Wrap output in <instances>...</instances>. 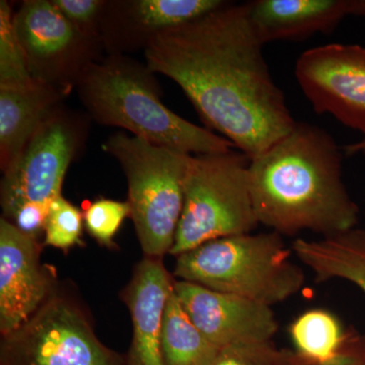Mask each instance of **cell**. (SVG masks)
<instances>
[{
    "label": "cell",
    "instance_id": "603a6c76",
    "mask_svg": "<svg viewBox=\"0 0 365 365\" xmlns=\"http://www.w3.org/2000/svg\"><path fill=\"white\" fill-rule=\"evenodd\" d=\"M210 365H292V351L272 342L230 346L220 349Z\"/></svg>",
    "mask_w": 365,
    "mask_h": 365
},
{
    "label": "cell",
    "instance_id": "484cf974",
    "mask_svg": "<svg viewBox=\"0 0 365 365\" xmlns=\"http://www.w3.org/2000/svg\"><path fill=\"white\" fill-rule=\"evenodd\" d=\"M348 16L365 18V0H347Z\"/></svg>",
    "mask_w": 365,
    "mask_h": 365
},
{
    "label": "cell",
    "instance_id": "d4e9b609",
    "mask_svg": "<svg viewBox=\"0 0 365 365\" xmlns=\"http://www.w3.org/2000/svg\"><path fill=\"white\" fill-rule=\"evenodd\" d=\"M292 365H365V337L352 331L342 351L335 359L323 364L304 361L292 351Z\"/></svg>",
    "mask_w": 365,
    "mask_h": 365
},
{
    "label": "cell",
    "instance_id": "277c9868",
    "mask_svg": "<svg viewBox=\"0 0 365 365\" xmlns=\"http://www.w3.org/2000/svg\"><path fill=\"white\" fill-rule=\"evenodd\" d=\"M292 253L275 232L230 235L177 256L174 277L273 307L306 284Z\"/></svg>",
    "mask_w": 365,
    "mask_h": 365
},
{
    "label": "cell",
    "instance_id": "9a60e30c",
    "mask_svg": "<svg viewBox=\"0 0 365 365\" xmlns=\"http://www.w3.org/2000/svg\"><path fill=\"white\" fill-rule=\"evenodd\" d=\"M246 4L252 26L264 45L331 33L348 16L347 0H254Z\"/></svg>",
    "mask_w": 365,
    "mask_h": 365
},
{
    "label": "cell",
    "instance_id": "52a82bcc",
    "mask_svg": "<svg viewBox=\"0 0 365 365\" xmlns=\"http://www.w3.org/2000/svg\"><path fill=\"white\" fill-rule=\"evenodd\" d=\"M0 365H125L103 344L88 314L57 289L14 332L1 336Z\"/></svg>",
    "mask_w": 365,
    "mask_h": 365
},
{
    "label": "cell",
    "instance_id": "4316f807",
    "mask_svg": "<svg viewBox=\"0 0 365 365\" xmlns=\"http://www.w3.org/2000/svg\"><path fill=\"white\" fill-rule=\"evenodd\" d=\"M343 150H344L345 155H349V157L359 155V153H364L365 155V139L359 141V143L348 144Z\"/></svg>",
    "mask_w": 365,
    "mask_h": 365
},
{
    "label": "cell",
    "instance_id": "7402d4cb",
    "mask_svg": "<svg viewBox=\"0 0 365 365\" xmlns=\"http://www.w3.org/2000/svg\"><path fill=\"white\" fill-rule=\"evenodd\" d=\"M127 217H130L127 201L100 198L83 210L86 232L101 247L109 250L117 248L114 239Z\"/></svg>",
    "mask_w": 365,
    "mask_h": 365
},
{
    "label": "cell",
    "instance_id": "6da1fadb",
    "mask_svg": "<svg viewBox=\"0 0 365 365\" xmlns=\"http://www.w3.org/2000/svg\"><path fill=\"white\" fill-rule=\"evenodd\" d=\"M263 47L246 2L225 1L158 35L144 56L151 71L182 88L206 128L253 160L297 122L271 76Z\"/></svg>",
    "mask_w": 365,
    "mask_h": 365
},
{
    "label": "cell",
    "instance_id": "30bf717a",
    "mask_svg": "<svg viewBox=\"0 0 365 365\" xmlns=\"http://www.w3.org/2000/svg\"><path fill=\"white\" fill-rule=\"evenodd\" d=\"M295 78L317 114H329L365 135V48L328 44L297 60Z\"/></svg>",
    "mask_w": 365,
    "mask_h": 365
},
{
    "label": "cell",
    "instance_id": "7a4b0ae2",
    "mask_svg": "<svg viewBox=\"0 0 365 365\" xmlns=\"http://www.w3.org/2000/svg\"><path fill=\"white\" fill-rule=\"evenodd\" d=\"M342 150L317 125L294 129L250 163L259 223L281 235L331 237L356 227L359 207L342 179Z\"/></svg>",
    "mask_w": 365,
    "mask_h": 365
},
{
    "label": "cell",
    "instance_id": "ffe728a7",
    "mask_svg": "<svg viewBox=\"0 0 365 365\" xmlns=\"http://www.w3.org/2000/svg\"><path fill=\"white\" fill-rule=\"evenodd\" d=\"M29 71L25 52L14 25V11L0 1V90H25L36 85Z\"/></svg>",
    "mask_w": 365,
    "mask_h": 365
},
{
    "label": "cell",
    "instance_id": "cb8c5ba5",
    "mask_svg": "<svg viewBox=\"0 0 365 365\" xmlns=\"http://www.w3.org/2000/svg\"><path fill=\"white\" fill-rule=\"evenodd\" d=\"M52 2L79 32L103 47L101 26L107 0H52Z\"/></svg>",
    "mask_w": 365,
    "mask_h": 365
},
{
    "label": "cell",
    "instance_id": "5b68a950",
    "mask_svg": "<svg viewBox=\"0 0 365 365\" xmlns=\"http://www.w3.org/2000/svg\"><path fill=\"white\" fill-rule=\"evenodd\" d=\"M103 150L116 158L124 170L127 202L143 256L163 258L174 246L191 155L122 131L110 136Z\"/></svg>",
    "mask_w": 365,
    "mask_h": 365
},
{
    "label": "cell",
    "instance_id": "44dd1931",
    "mask_svg": "<svg viewBox=\"0 0 365 365\" xmlns=\"http://www.w3.org/2000/svg\"><path fill=\"white\" fill-rule=\"evenodd\" d=\"M83 212L63 195L50 205L46 222L43 247H53L68 253L74 247L83 246Z\"/></svg>",
    "mask_w": 365,
    "mask_h": 365
},
{
    "label": "cell",
    "instance_id": "2e32d148",
    "mask_svg": "<svg viewBox=\"0 0 365 365\" xmlns=\"http://www.w3.org/2000/svg\"><path fill=\"white\" fill-rule=\"evenodd\" d=\"M66 96L37 83L25 90H0V169L2 174L18 162L26 144Z\"/></svg>",
    "mask_w": 365,
    "mask_h": 365
},
{
    "label": "cell",
    "instance_id": "7c38bea8",
    "mask_svg": "<svg viewBox=\"0 0 365 365\" xmlns=\"http://www.w3.org/2000/svg\"><path fill=\"white\" fill-rule=\"evenodd\" d=\"M42 242L0 218V333L25 324L57 290L56 274L41 262Z\"/></svg>",
    "mask_w": 365,
    "mask_h": 365
},
{
    "label": "cell",
    "instance_id": "8fae6325",
    "mask_svg": "<svg viewBox=\"0 0 365 365\" xmlns=\"http://www.w3.org/2000/svg\"><path fill=\"white\" fill-rule=\"evenodd\" d=\"M174 292L200 332L218 349L272 342L278 321L272 307L175 280Z\"/></svg>",
    "mask_w": 365,
    "mask_h": 365
},
{
    "label": "cell",
    "instance_id": "8992f818",
    "mask_svg": "<svg viewBox=\"0 0 365 365\" xmlns=\"http://www.w3.org/2000/svg\"><path fill=\"white\" fill-rule=\"evenodd\" d=\"M250 163L251 158L235 148L190 155L184 206L170 255L176 258L204 242L250 234L258 227Z\"/></svg>",
    "mask_w": 365,
    "mask_h": 365
},
{
    "label": "cell",
    "instance_id": "9c48e42d",
    "mask_svg": "<svg viewBox=\"0 0 365 365\" xmlns=\"http://www.w3.org/2000/svg\"><path fill=\"white\" fill-rule=\"evenodd\" d=\"M14 25L34 81L66 97L88 66L104 58V48L79 32L52 0L21 2Z\"/></svg>",
    "mask_w": 365,
    "mask_h": 365
},
{
    "label": "cell",
    "instance_id": "ba28073f",
    "mask_svg": "<svg viewBox=\"0 0 365 365\" xmlns=\"http://www.w3.org/2000/svg\"><path fill=\"white\" fill-rule=\"evenodd\" d=\"M88 118L61 105L41 125L18 162L2 175V216L25 204L50 207L62 195L67 170L85 146Z\"/></svg>",
    "mask_w": 365,
    "mask_h": 365
},
{
    "label": "cell",
    "instance_id": "5bb4252c",
    "mask_svg": "<svg viewBox=\"0 0 365 365\" xmlns=\"http://www.w3.org/2000/svg\"><path fill=\"white\" fill-rule=\"evenodd\" d=\"M174 282L163 266V258L143 256L134 267L121 294L132 321V341L125 365H163V318Z\"/></svg>",
    "mask_w": 365,
    "mask_h": 365
},
{
    "label": "cell",
    "instance_id": "d6986e66",
    "mask_svg": "<svg viewBox=\"0 0 365 365\" xmlns=\"http://www.w3.org/2000/svg\"><path fill=\"white\" fill-rule=\"evenodd\" d=\"M294 354L313 364L335 359L351 336L340 319L325 309H312L300 314L288 328Z\"/></svg>",
    "mask_w": 365,
    "mask_h": 365
},
{
    "label": "cell",
    "instance_id": "ac0fdd59",
    "mask_svg": "<svg viewBox=\"0 0 365 365\" xmlns=\"http://www.w3.org/2000/svg\"><path fill=\"white\" fill-rule=\"evenodd\" d=\"M220 351L191 321L173 289L160 334L163 365H210Z\"/></svg>",
    "mask_w": 365,
    "mask_h": 365
},
{
    "label": "cell",
    "instance_id": "e0dca14e",
    "mask_svg": "<svg viewBox=\"0 0 365 365\" xmlns=\"http://www.w3.org/2000/svg\"><path fill=\"white\" fill-rule=\"evenodd\" d=\"M292 252L318 282L349 281L365 292V228L351 230L318 240H295Z\"/></svg>",
    "mask_w": 365,
    "mask_h": 365
},
{
    "label": "cell",
    "instance_id": "4fadbf2b",
    "mask_svg": "<svg viewBox=\"0 0 365 365\" xmlns=\"http://www.w3.org/2000/svg\"><path fill=\"white\" fill-rule=\"evenodd\" d=\"M222 0H107L101 39L107 55L143 50L158 35L223 6Z\"/></svg>",
    "mask_w": 365,
    "mask_h": 365
},
{
    "label": "cell",
    "instance_id": "3957f363",
    "mask_svg": "<svg viewBox=\"0 0 365 365\" xmlns=\"http://www.w3.org/2000/svg\"><path fill=\"white\" fill-rule=\"evenodd\" d=\"M76 90L93 121L125 129L155 145L189 155L235 148L225 137L187 121L163 105L155 72L129 55H106L93 62Z\"/></svg>",
    "mask_w": 365,
    "mask_h": 365
}]
</instances>
